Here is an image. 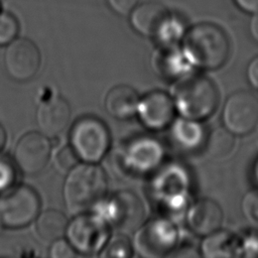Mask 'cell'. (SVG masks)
Instances as JSON below:
<instances>
[{
	"label": "cell",
	"instance_id": "6da1fadb",
	"mask_svg": "<svg viewBox=\"0 0 258 258\" xmlns=\"http://www.w3.org/2000/svg\"><path fill=\"white\" fill-rule=\"evenodd\" d=\"M181 50L192 67L217 70L229 57L230 42L220 26L202 22L190 27L183 35Z\"/></svg>",
	"mask_w": 258,
	"mask_h": 258
},
{
	"label": "cell",
	"instance_id": "7a4b0ae2",
	"mask_svg": "<svg viewBox=\"0 0 258 258\" xmlns=\"http://www.w3.org/2000/svg\"><path fill=\"white\" fill-rule=\"evenodd\" d=\"M107 177L104 170L94 163L77 164L68 172L63 183V200L73 214H83L105 198Z\"/></svg>",
	"mask_w": 258,
	"mask_h": 258
},
{
	"label": "cell",
	"instance_id": "3957f363",
	"mask_svg": "<svg viewBox=\"0 0 258 258\" xmlns=\"http://www.w3.org/2000/svg\"><path fill=\"white\" fill-rule=\"evenodd\" d=\"M172 99L175 110L181 117L204 121L216 111L219 105V91L208 77L188 73L177 79Z\"/></svg>",
	"mask_w": 258,
	"mask_h": 258
},
{
	"label": "cell",
	"instance_id": "277c9868",
	"mask_svg": "<svg viewBox=\"0 0 258 258\" xmlns=\"http://www.w3.org/2000/svg\"><path fill=\"white\" fill-rule=\"evenodd\" d=\"M70 145L79 159L96 163L104 158L110 145V133L106 124L97 117L85 116L73 125Z\"/></svg>",
	"mask_w": 258,
	"mask_h": 258
},
{
	"label": "cell",
	"instance_id": "5b68a950",
	"mask_svg": "<svg viewBox=\"0 0 258 258\" xmlns=\"http://www.w3.org/2000/svg\"><path fill=\"white\" fill-rule=\"evenodd\" d=\"M98 215L107 224L121 233L136 231L143 222L144 207L140 198L129 190L114 192L109 198H104L97 206Z\"/></svg>",
	"mask_w": 258,
	"mask_h": 258
},
{
	"label": "cell",
	"instance_id": "8992f818",
	"mask_svg": "<svg viewBox=\"0 0 258 258\" xmlns=\"http://www.w3.org/2000/svg\"><path fill=\"white\" fill-rule=\"evenodd\" d=\"M39 210L40 199L32 187L12 186L0 198V225L7 229L23 228L37 218Z\"/></svg>",
	"mask_w": 258,
	"mask_h": 258
},
{
	"label": "cell",
	"instance_id": "52a82bcc",
	"mask_svg": "<svg viewBox=\"0 0 258 258\" xmlns=\"http://www.w3.org/2000/svg\"><path fill=\"white\" fill-rule=\"evenodd\" d=\"M68 242L77 253L93 255L106 245L109 239V226L99 215L79 214L67 227Z\"/></svg>",
	"mask_w": 258,
	"mask_h": 258
},
{
	"label": "cell",
	"instance_id": "ba28073f",
	"mask_svg": "<svg viewBox=\"0 0 258 258\" xmlns=\"http://www.w3.org/2000/svg\"><path fill=\"white\" fill-rule=\"evenodd\" d=\"M222 123L235 136L252 132L258 124V97L247 90L232 93L224 104Z\"/></svg>",
	"mask_w": 258,
	"mask_h": 258
},
{
	"label": "cell",
	"instance_id": "9c48e42d",
	"mask_svg": "<svg viewBox=\"0 0 258 258\" xmlns=\"http://www.w3.org/2000/svg\"><path fill=\"white\" fill-rule=\"evenodd\" d=\"M177 238V230L169 220L153 219L136 230L133 248L143 257H162L173 251Z\"/></svg>",
	"mask_w": 258,
	"mask_h": 258
},
{
	"label": "cell",
	"instance_id": "30bf717a",
	"mask_svg": "<svg viewBox=\"0 0 258 258\" xmlns=\"http://www.w3.org/2000/svg\"><path fill=\"white\" fill-rule=\"evenodd\" d=\"M4 66L12 79L19 82L28 81L39 70V50L30 39H14L8 44L5 50Z\"/></svg>",
	"mask_w": 258,
	"mask_h": 258
},
{
	"label": "cell",
	"instance_id": "8fae6325",
	"mask_svg": "<svg viewBox=\"0 0 258 258\" xmlns=\"http://www.w3.org/2000/svg\"><path fill=\"white\" fill-rule=\"evenodd\" d=\"M16 166L26 174H35L46 165L50 156V142L41 132L24 134L14 148Z\"/></svg>",
	"mask_w": 258,
	"mask_h": 258
},
{
	"label": "cell",
	"instance_id": "7c38bea8",
	"mask_svg": "<svg viewBox=\"0 0 258 258\" xmlns=\"http://www.w3.org/2000/svg\"><path fill=\"white\" fill-rule=\"evenodd\" d=\"M173 99L161 91H153L139 100L137 114L149 129L161 130L169 126L174 118Z\"/></svg>",
	"mask_w": 258,
	"mask_h": 258
},
{
	"label": "cell",
	"instance_id": "4fadbf2b",
	"mask_svg": "<svg viewBox=\"0 0 258 258\" xmlns=\"http://www.w3.org/2000/svg\"><path fill=\"white\" fill-rule=\"evenodd\" d=\"M172 18V15L164 5L154 1L140 4L130 13L131 25L138 33L158 40Z\"/></svg>",
	"mask_w": 258,
	"mask_h": 258
},
{
	"label": "cell",
	"instance_id": "5bb4252c",
	"mask_svg": "<svg viewBox=\"0 0 258 258\" xmlns=\"http://www.w3.org/2000/svg\"><path fill=\"white\" fill-rule=\"evenodd\" d=\"M123 165L129 172L146 174L159 165L162 159V148L153 139L141 138L132 141L122 151Z\"/></svg>",
	"mask_w": 258,
	"mask_h": 258
},
{
	"label": "cell",
	"instance_id": "9a60e30c",
	"mask_svg": "<svg viewBox=\"0 0 258 258\" xmlns=\"http://www.w3.org/2000/svg\"><path fill=\"white\" fill-rule=\"evenodd\" d=\"M224 213L220 205L212 199L196 201L186 211V223L190 231L205 237L222 228Z\"/></svg>",
	"mask_w": 258,
	"mask_h": 258
},
{
	"label": "cell",
	"instance_id": "2e32d148",
	"mask_svg": "<svg viewBox=\"0 0 258 258\" xmlns=\"http://www.w3.org/2000/svg\"><path fill=\"white\" fill-rule=\"evenodd\" d=\"M70 119L71 107L62 97H52L42 102L36 113L38 128L47 137H55L62 133Z\"/></svg>",
	"mask_w": 258,
	"mask_h": 258
},
{
	"label": "cell",
	"instance_id": "e0dca14e",
	"mask_svg": "<svg viewBox=\"0 0 258 258\" xmlns=\"http://www.w3.org/2000/svg\"><path fill=\"white\" fill-rule=\"evenodd\" d=\"M152 62L156 74L173 80L190 73L192 68L182 50H178L176 45H162L153 55Z\"/></svg>",
	"mask_w": 258,
	"mask_h": 258
},
{
	"label": "cell",
	"instance_id": "ac0fdd59",
	"mask_svg": "<svg viewBox=\"0 0 258 258\" xmlns=\"http://www.w3.org/2000/svg\"><path fill=\"white\" fill-rule=\"evenodd\" d=\"M139 96L136 91L127 85L113 87L105 99L107 112L118 119H127L137 112Z\"/></svg>",
	"mask_w": 258,
	"mask_h": 258
},
{
	"label": "cell",
	"instance_id": "d6986e66",
	"mask_svg": "<svg viewBox=\"0 0 258 258\" xmlns=\"http://www.w3.org/2000/svg\"><path fill=\"white\" fill-rule=\"evenodd\" d=\"M200 251L206 258H236V233L221 228L204 237Z\"/></svg>",
	"mask_w": 258,
	"mask_h": 258
},
{
	"label": "cell",
	"instance_id": "ffe728a7",
	"mask_svg": "<svg viewBox=\"0 0 258 258\" xmlns=\"http://www.w3.org/2000/svg\"><path fill=\"white\" fill-rule=\"evenodd\" d=\"M171 135L179 147L190 151L205 142L206 130L202 121L181 117L174 121Z\"/></svg>",
	"mask_w": 258,
	"mask_h": 258
},
{
	"label": "cell",
	"instance_id": "44dd1931",
	"mask_svg": "<svg viewBox=\"0 0 258 258\" xmlns=\"http://www.w3.org/2000/svg\"><path fill=\"white\" fill-rule=\"evenodd\" d=\"M68 224L67 217L61 212L49 209L38 214L35 231L42 241L52 243L66 234Z\"/></svg>",
	"mask_w": 258,
	"mask_h": 258
},
{
	"label": "cell",
	"instance_id": "7402d4cb",
	"mask_svg": "<svg viewBox=\"0 0 258 258\" xmlns=\"http://www.w3.org/2000/svg\"><path fill=\"white\" fill-rule=\"evenodd\" d=\"M258 258V230L246 228L236 233V258Z\"/></svg>",
	"mask_w": 258,
	"mask_h": 258
},
{
	"label": "cell",
	"instance_id": "603a6c76",
	"mask_svg": "<svg viewBox=\"0 0 258 258\" xmlns=\"http://www.w3.org/2000/svg\"><path fill=\"white\" fill-rule=\"evenodd\" d=\"M132 252L133 245L130 243L129 239L121 233L108 239L100 255L102 257H130Z\"/></svg>",
	"mask_w": 258,
	"mask_h": 258
},
{
	"label": "cell",
	"instance_id": "cb8c5ba5",
	"mask_svg": "<svg viewBox=\"0 0 258 258\" xmlns=\"http://www.w3.org/2000/svg\"><path fill=\"white\" fill-rule=\"evenodd\" d=\"M19 30V24L14 15L6 11H0V46L8 45L13 41Z\"/></svg>",
	"mask_w": 258,
	"mask_h": 258
},
{
	"label": "cell",
	"instance_id": "d4e9b609",
	"mask_svg": "<svg viewBox=\"0 0 258 258\" xmlns=\"http://www.w3.org/2000/svg\"><path fill=\"white\" fill-rule=\"evenodd\" d=\"M78 155L71 145L59 147L53 156V165L61 173H68L78 164Z\"/></svg>",
	"mask_w": 258,
	"mask_h": 258
},
{
	"label": "cell",
	"instance_id": "484cf974",
	"mask_svg": "<svg viewBox=\"0 0 258 258\" xmlns=\"http://www.w3.org/2000/svg\"><path fill=\"white\" fill-rule=\"evenodd\" d=\"M15 166V162L8 156L0 154V191L12 187L16 175Z\"/></svg>",
	"mask_w": 258,
	"mask_h": 258
},
{
	"label": "cell",
	"instance_id": "4316f807",
	"mask_svg": "<svg viewBox=\"0 0 258 258\" xmlns=\"http://www.w3.org/2000/svg\"><path fill=\"white\" fill-rule=\"evenodd\" d=\"M241 209L245 218L254 226H258V188L246 192Z\"/></svg>",
	"mask_w": 258,
	"mask_h": 258
},
{
	"label": "cell",
	"instance_id": "83f0119b",
	"mask_svg": "<svg viewBox=\"0 0 258 258\" xmlns=\"http://www.w3.org/2000/svg\"><path fill=\"white\" fill-rule=\"evenodd\" d=\"M49 256L52 258H72L77 256V252L68 241L60 238L52 242Z\"/></svg>",
	"mask_w": 258,
	"mask_h": 258
},
{
	"label": "cell",
	"instance_id": "f1b7e54d",
	"mask_svg": "<svg viewBox=\"0 0 258 258\" xmlns=\"http://www.w3.org/2000/svg\"><path fill=\"white\" fill-rule=\"evenodd\" d=\"M110 7L120 15H128L137 6L138 0H107Z\"/></svg>",
	"mask_w": 258,
	"mask_h": 258
},
{
	"label": "cell",
	"instance_id": "f546056e",
	"mask_svg": "<svg viewBox=\"0 0 258 258\" xmlns=\"http://www.w3.org/2000/svg\"><path fill=\"white\" fill-rule=\"evenodd\" d=\"M246 76L248 79V82L250 85L258 90V55L253 57L248 66H247V71H246Z\"/></svg>",
	"mask_w": 258,
	"mask_h": 258
},
{
	"label": "cell",
	"instance_id": "4dcf8cb0",
	"mask_svg": "<svg viewBox=\"0 0 258 258\" xmlns=\"http://www.w3.org/2000/svg\"><path fill=\"white\" fill-rule=\"evenodd\" d=\"M234 2L246 13L254 14L258 12V0H234Z\"/></svg>",
	"mask_w": 258,
	"mask_h": 258
},
{
	"label": "cell",
	"instance_id": "1f68e13d",
	"mask_svg": "<svg viewBox=\"0 0 258 258\" xmlns=\"http://www.w3.org/2000/svg\"><path fill=\"white\" fill-rule=\"evenodd\" d=\"M249 30L252 37L258 42V12L252 14L249 24Z\"/></svg>",
	"mask_w": 258,
	"mask_h": 258
},
{
	"label": "cell",
	"instance_id": "d6a6232c",
	"mask_svg": "<svg viewBox=\"0 0 258 258\" xmlns=\"http://www.w3.org/2000/svg\"><path fill=\"white\" fill-rule=\"evenodd\" d=\"M252 175H253V179H254L255 183L258 185V157L254 161L253 168H252Z\"/></svg>",
	"mask_w": 258,
	"mask_h": 258
},
{
	"label": "cell",
	"instance_id": "836d02e7",
	"mask_svg": "<svg viewBox=\"0 0 258 258\" xmlns=\"http://www.w3.org/2000/svg\"><path fill=\"white\" fill-rule=\"evenodd\" d=\"M4 143H5V132H4L3 128L0 125V150L4 146Z\"/></svg>",
	"mask_w": 258,
	"mask_h": 258
}]
</instances>
